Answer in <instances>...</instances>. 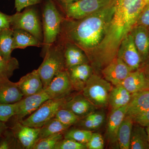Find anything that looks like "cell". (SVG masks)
<instances>
[{"mask_svg":"<svg viewBox=\"0 0 149 149\" xmlns=\"http://www.w3.org/2000/svg\"><path fill=\"white\" fill-rule=\"evenodd\" d=\"M114 10L101 42L88 56L98 69H103L117 57L123 40L136 25L146 4L144 0H114Z\"/></svg>","mask_w":149,"mask_h":149,"instance_id":"obj_1","label":"cell"},{"mask_svg":"<svg viewBox=\"0 0 149 149\" xmlns=\"http://www.w3.org/2000/svg\"><path fill=\"white\" fill-rule=\"evenodd\" d=\"M114 10L113 0L109 5L84 18L63 19L60 35L65 42L82 49L88 57L101 42Z\"/></svg>","mask_w":149,"mask_h":149,"instance_id":"obj_2","label":"cell"},{"mask_svg":"<svg viewBox=\"0 0 149 149\" xmlns=\"http://www.w3.org/2000/svg\"><path fill=\"white\" fill-rule=\"evenodd\" d=\"M44 56V60L37 70L45 90L57 72L66 69L63 46L61 44L54 43L45 51Z\"/></svg>","mask_w":149,"mask_h":149,"instance_id":"obj_3","label":"cell"},{"mask_svg":"<svg viewBox=\"0 0 149 149\" xmlns=\"http://www.w3.org/2000/svg\"><path fill=\"white\" fill-rule=\"evenodd\" d=\"M63 19L54 3L49 0L44 6L43 13V45L45 52L56 42L59 36Z\"/></svg>","mask_w":149,"mask_h":149,"instance_id":"obj_4","label":"cell"},{"mask_svg":"<svg viewBox=\"0 0 149 149\" xmlns=\"http://www.w3.org/2000/svg\"><path fill=\"white\" fill-rule=\"evenodd\" d=\"M113 87L104 78L93 73L83 88L82 94L98 108H106L109 105V96Z\"/></svg>","mask_w":149,"mask_h":149,"instance_id":"obj_5","label":"cell"},{"mask_svg":"<svg viewBox=\"0 0 149 149\" xmlns=\"http://www.w3.org/2000/svg\"><path fill=\"white\" fill-rule=\"evenodd\" d=\"M70 96L60 99H50L44 102L25 119L18 121L24 125L40 128L55 116L56 113Z\"/></svg>","mask_w":149,"mask_h":149,"instance_id":"obj_6","label":"cell"},{"mask_svg":"<svg viewBox=\"0 0 149 149\" xmlns=\"http://www.w3.org/2000/svg\"><path fill=\"white\" fill-rule=\"evenodd\" d=\"M10 21L13 30L22 29L29 32L41 42L43 40L41 22L35 9L27 8L22 12L10 15Z\"/></svg>","mask_w":149,"mask_h":149,"instance_id":"obj_7","label":"cell"},{"mask_svg":"<svg viewBox=\"0 0 149 149\" xmlns=\"http://www.w3.org/2000/svg\"><path fill=\"white\" fill-rule=\"evenodd\" d=\"M113 0H80L70 3L62 4L68 18L81 19L105 7Z\"/></svg>","mask_w":149,"mask_h":149,"instance_id":"obj_8","label":"cell"},{"mask_svg":"<svg viewBox=\"0 0 149 149\" xmlns=\"http://www.w3.org/2000/svg\"><path fill=\"white\" fill-rule=\"evenodd\" d=\"M117 57L120 58L132 71L141 69L143 66L141 56L130 33L120 43L118 51Z\"/></svg>","mask_w":149,"mask_h":149,"instance_id":"obj_9","label":"cell"},{"mask_svg":"<svg viewBox=\"0 0 149 149\" xmlns=\"http://www.w3.org/2000/svg\"><path fill=\"white\" fill-rule=\"evenodd\" d=\"M44 90L50 99H63L69 96L74 90L67 70L57 72Z\"/></svg>","mask_w":149,"mask_h":149,"instance_id":"obj_10","label":"cell"},{"mask_svg":"<svg viewBox=\"0 0 149 149\" xmlns=\"http://www.w3.org/2000/svg\"><path fill=\"white\" fill-rule=\"evenodd\" d=\"M49 99L50 98L45 90L35 95L23 97L20 101L15 103L16 111L14 116L16 121H20L24 117L32 114L44 102Z\"/></svg>","mask_w":149,"mask_h":149,"instance_id":"obj_11","label":"cell"},{"mask_svg":"<svg viewBox=\"0 0 149 149\" xmlns=\"http://www.w3.org/2000/svg\"><path fill=\"white\" fill-rule=\"evenodd\" d=\"M132 71L131 70L117 57L102 70L104 78L113 86L121 84Z\"/></svg>","mask_w":149,"mask_h":149,"instance_id":"obj_12","label":"cell"},{"mask_svg":"<svg viewBox=\"0 0 149 149\" xmlns=\"http://www.w3.org/2000/svg\"><path fill=\"white\" fill-rule=\"evenodd\" d=\"M10 129L22 148L32 149L39 138L40 128L27 126L16 121Z\"/></svg>","mask_w":149,"mask_h":149,"instance_id":"obj_13","label":"cell"},{"mask_svg":"<svg viewBox=\"0 0 149 149\" xmlns=\"http://www.w3.org/2000/svg\"><path fill=\"white\" fill-rule=\"evenodd\" d=\"M62 108L69 110L81 118L97 109L98 108L82 93L70 96L63 104Z\"/></svg>","mask_w":149,"mask_h":149,"instance_id":"obj_14","label":"cell"},{"mask_svg":"<svg viewBox=\"0 0 149 149\" xmlns=\"http://www.w3.org/2000/svg\"><path fill=\"white\" fill-rule=\"evenodd\" d=\"M128 105L112 109L107 120L106 136L108 141L111 144L117 143V133L127 113Z\"/></svg>","mask_w":149,"mask_h":149,"instance_id":"obj_15","label":"cell"},{"mask_svg":"<svg viewBox=\"0 0 149 149\" xmlns=\"http://www.w3.org/2000/svg\"><path fill=\"white\" fill-rule=\"evenodd\" d=\"M23 97L35 95L44 90L38 70H34L21 77L16 83Z\"/></svg>","mask_w":149,"mask_h":149,"instance_id":"obj_16","label":"cell"},{"mask_svg":"<svg viewBox=\"0 0 149 149\" xmlns=\"http://www.w3.org/2000/svg\"><path fill=\"white\" fill-rule=\"evenodd\" d=\"M130 34L141 56L143 66L149 59V29L141 25H136Z\"/></svg>","mask_w":149,"mask_h":149,"instance_id":"obj_17","label":"cell"},{"mask_svg":"<svg viewBox=\"0 0 149 149\" xmlns=\"http://www.w3.org/2000/svg\"><path fill=\"white\" fill-rule=\"evenodd\" d=\"M74 91L82 92L93 74V67L89 63L79 65L67 69Z\"/></svg>","mask_w":149,"mask_h":149,"instance_id":"obj_18","label":"cell"},{"mask_svg":"<svg viewBox=\"0 0 149 149\" xmlns=\"http://www.w3.org/2000/svg\"><path fill=\"white\" fill-rule=\"evenodd\" d=\"M65 44L63 53L66 70L79 65L89 63V59L82 49L70 42H65Z\"/></svg>","mask_w":149,"mask_h":149,"instance_id":"obj_19","label":"cell"},{"mask_svg":"<svg viewBox=\"0 0 149 149\" xmlns=\"http://www.w3.org/2000/svg\"><path fill=\"white\" fill-rule=\"evenodd\" d=\"M23 97L16 83L11 82L8 77H0V102L14 104Z\"/></svg>","mask_w":149,"mask_h":149,"instance_id":"obj_20","label":"cell"},{"mask_svg":"<svg viewBox=\"0 0 149 149\" xmlns=\"http://www.w3.org/2000/svg\"><path fill=\"white\" fill-rule=\"evenodd\" d=\"M121 84L131 94L149 90V81L142 69L130 72Z\"/></svg>","mask_w":149,"mask_h":149,"instance_id":"obj_21","label":"cell"},{"mask_svg":"<svg viewBox=\"0 0 149 149\" xmlns=\"http://www.w3.org/2000/svg\"><path fill=\"white\" fill-rule=\"evenodd\" d=\"M149 108V90L131 94L127 107L126 116L132 118Z\"/></svg>","mask_w":149,"mask_h":149,"instance_id":"obj_22","label":"cell"},{"mask_svg":"<svg viewBox=\"0 0 149 149\" xmlns=\"http://www.w3.org/2000/svg\"><path fill=\"white\" fill-rule=\"evenodd\" d=\"M106 114L103 110H96L85 117L81 118L74 125L76 128L90 130L100 129L105 121Z\"/></svg>","mask_w":149,"mask_h":149,"instance_id":"obj_23","label":"cell"},{"mask_svg":"<svg viewBox=\"0 0 149 149\" xmlns=\"http://www.w3.org/2000/svg\"><path fill=\"white\" fill-rule=\"evenodd\" d=\"M131 97V93L121 84L113 86L109 96V105L112 109L125 106L129 103Z\"/></svg>","mask_w":149,"mask_h":149,"instance_id":"obj_24","label":"cell"},{"mask_svg":"<svg viewBox=\"0 0 149 149\" xmlns=\"http://www.w3.org/2000/svg\"><path fill=\"white\" fill-rule=\"evenodd\" d=\"M42 45L43 42L29 32L22 29L13 30V50L24 49L29 46L40 47Z\"/></svg>","mask_w":149,"mask_h":149,"instance_id":"obj_25","label":"cell"},{"mask_svg":"<svg viewBox=\"0 0 149 149\" xmlns=\"http://www.w3.org/2000/svg\"><path fill=\"white\" fill-rule=\"evenodd\" d=\"M134 122L129 116H125L117 133V144L120 149H130V138Z\"/></svg>","mask_w":149,"mask_h":149,"instance_id":"obj_26","label":"cell"},{"mask_svg":"<svg viewBox=\"0 0 149 149\" xmlns=\"http://www.w3.org/2000/svg\"><path fill=\"white\" fill-rule=\"evenodd\" d=\"M134 123L131 132L130 149H149L148 136L146 129Z\"/></svg>","mask_w":149,"mask_h":149,"instance_id":"obj_27","label":"cell"},{"mask_svg":"<svg viewBox=\"0 0 149 149\" xmlns=\"http://www.w3.org/2000/svg\"><path fill=\"white\" fill-rule=\"evenodd\" d=\"M13 43V30L11 28L2 29L0 32V54L6 60H9Z\"/></svg>","mask_w":149,"mask_h":149,"instance_id":"obj_28","label":"cell"},{"mask_svg":"<svg viewBox=\"0 0 149 149\" xmlns=\"http://www.w3.org/2000/svg\"><path fill=\"white\" fill-rule=\"evenodd\" d=\"M69 128L63 125L54 117L40 128L38 140L58 133L63 134Z\"/></svg>","mask_w":149,"mask_h":149,"instance_id":"obj_29","label":"cell"},{"mask_svg":"<svg viewBox=\"0 0 149 149\" xmlns=\"http://www.w3.org/2000/svg\"><path fill=\"white\" fill-rule=\"evenodd\" d=\"M63 133V137L65 139H72L83 144H86L91 139L93 132L81 128H70Z\"/></svg>","mask_w":149,"mask_h":149,"instance_id":"obj_30","label":"cell"},{"mask_svg":"<svg viewBox=\"0 0 149 149\" xmlns=\"http://www.w3.org/2000/svg\"><path fill=\"white\" fill-rule=\"evenodd\" d=\"M19 68V64L16 58L12 57L9 60H6L0 54V77L9 78Z\"/></svg>","mask_w":149,"mask_h":149,"instance_id":"obj_31","label":"cell"},{"mask_svg":"<svg viewBox=\"0 0 149 149\" xmlns=\"http://www.w3.org/2000/svg\"><path fill=\"white\" fill-rule=\"evenodd\" d=\"M54 118L63 125L69 127L75 125L80 118L69 110L62 108L57 112Z\"/></svg>","mask_w":149,"mask_h":149,"instance_id":"obj_32","label":"cell"},{"mask_svg":"<svg viewBox=\"0 0 149 149\" xmlns=\"http://www.w3.org/2000/svg\"><path fill=\"white\" fill-rule=\"evenodd\" d=\"M63 138V133H58L40 139L35 143L32 149H55L57 143Z\"/></svg>","mask_w":149,"mask_h":149,"instance_id":"obj_33","label":"cell"},{"mask_svg":"<svg viewBox=\"0 0 149 149\" xmlns=\"http://www.w3.org/2000/svg\"><path fill=\"white\" fill-rule=\"evenodd\" d=\"M22 148L11 129H7L0 141V149Z\"/></svg>","mask_w":149,"mask_h":149,"instance_id":"obj_34","label":"cell"},{"mask_svg":"<svg viewBox=\"0 0 149 149\" xmlns=\"http://www.w3.org/2000/svg\"><path fill=\"white\" fill-rule=\"evenodd\" d=\"M16 105L0 102V121L6 123L16 113Z\"/></svg>","mask_w":149,"mask_h":149,"instance_id":"obj_35","label":"cell"},{"mask_svg":"<svg viewBox=\"0 0 149 149\" xmlns=\"http://www.w3.org/2000/svg\"><path fill=\"white\" fill-rule=\"evenodd\" d=\"M55 149H87V148L85 144L63 138L57 143Z\"/></svg>","mask_w":149,"mask_h":149,"instance_id":"obj_36","label":"cell"},{"mask_svg":"<svg viewBox=\"0 0 149 149\" xmlns=\"http://www.w3.org/2000/svg\"><path fill=\"white\" fill-rule=\"evenodd\" d=\"M85 145L87 149H103L104 146V142L101 134L93 132L91 139Z\"/></svg>","mask_w":149,"mask_h":149,"instance_id":"obj_37","label":"cell"},{"mask_svg":"<svg viewBox=\"0 0 149 149\" xmlns=\"http://www.w3.org/2000/svg\"><path fill=\"white\" fill-rule=\"evenodd\" d=\"M134 123L144 127L149 126V108L132 118Z\"/></svg>","mask_w":149,"mask_h":149,"instance_id":"obj_38","label":"cell"},{"mask_svg":"<svg viewBox=\"0 0 149 149\" xmlns=\"http://www.w3.org/2000/svg\"><path fill=\"white\" fill-rule=\"evenodd\" d=\"M136 25H141L149 29V3L144 7L139 15Z\"/></svg>","mask_w":149,"mask_h":149,"instance_id":"obj_39","label":"cell"},{"mask_svg":"<svg viewBox=\"0 0 149 149\" xmlns=\"http://www.w3.org/2000/svg\"><path fill=\"white\" fill-rule=\"evenodd\" d=\"M40 2L41 0H15V8L17 12H20L24 8Z\"/></svg>","mask_w":149,"mask_h":149,"instance_id":"obj_40","label":"cell"},{"mask_svg":"<svg viewBox=\"0 0 149 149\" xmlns=\"http://www.w3.org/2000/svg\"><path fill=\"white\" fill-rule=\"evenodd\" d=\"M0 28L2 29L10 28V15L0 12Z\"/></svg>","mask_w":149,"mask_h":149,"instance_id":"obj_41","label":"cell"},{"mask_svg":"<svg viewBox=\"0 0 149 149\" xmlns=\"http://www.w3.org/2000/svg\"><path fill=\"white\" fill-rule=\"evenodd\" d=\"M141 69L143 70L145 76L149 81V59Z\"/></svg>","mask_w":149,"mask_h":149,"instance_id":"obj_42","label":"cell"},{"mask_svg":"<svg viewBox=\"0 0 149 149\" xmlns=\"http://www.w3.org/2000/svg\"><path fill=\"white\" fill-rule=\"evenodd\" d=\"M7 129L8 127L6 124V123L0 121V135H2Z\"/></svg>","mask_w":149,"mask_h":149,"instance_id":"obj_43","label":"cell"},{"mask_svg":"<svg viewBox=\"0 0 149 149\" xmlns=\"http://www.w3.org/2000/svg\"><path fill=\"white\" fill-rule=\"evenodd\" d=\"M58 1L62 4H68L75 2L80 0H58Z\"/></svg>","mask_w":149,"mask_h":149,"instance_id":"obj_44","label":"cell"},{"mask_svg":"<svg viewBox=\"0 0 149 149\" xmlns=\"http://www.w3.org/2000/svg\"><path fill=\"white\" fill-rule=\"evenodd\" d=\"M146 130L147 133H148V136L149 142V127H146Z\"/></svg>","mask_w":149,"mask_h":149,"instance_id":"obj_45","label":"cell"},{"mask_svg":"<svg viewBox=\"0 0 149 149\" xmlns=\"http://www.w3.org/2000/svg\"><path fill=\"white\" fill-rule=\"evenodd\" d=\"M144 1L146 4L149 3V0H144Z\"/></svg>","mask_w":149,"mask_h":149,"instance_id":"obj_46","label":"cell"},{"mask_svg":"<svg viewBox=\"0 0 149 149\" xmlns=\"http://www.w3.org/2000/svg\"><path fill=\"white\" fill-rule=\"evenodd\" d=\"M2 136V135H0V141H1V139Z\"/></svg>","mask_w":149,"mask_h":149,"instance_id":"obj_47","label":"cell"},{"mask_svg":"<svg viewBox=\"0 0 149 149\" xmlns=\"http://www.w3.org/2000/svg\"><path fill=\"white\" fill-rule=\"evenodd\" d=\"M2 29H1V28H0V32H1V31Z\"/></svg>","mask_w":149,"mask_h":149,"instance_id":"obj_48","label":"cell"}]
</instances>
